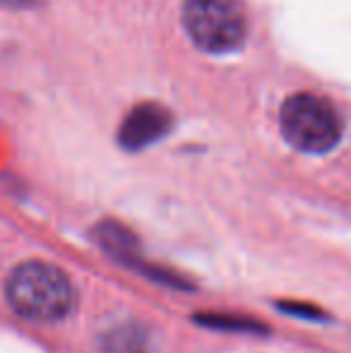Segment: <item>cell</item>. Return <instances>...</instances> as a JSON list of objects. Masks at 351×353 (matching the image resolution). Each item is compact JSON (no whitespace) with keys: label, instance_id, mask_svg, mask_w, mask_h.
I'll return each mask as SVG.
<instances>
[{"label":"cell","instance_id":"1","mask_svg":"<svg viewBox=\"0 0 351 353\" xmlns=\"http://www.w3.org/2000/svg\"><path fill=\"white\" fill-rule=\"evenodd\" d=\"M8 303L19 317L32 322H56L75 307V286L56 265L29 260L14 267L5 283Z\"/></svg>","mask_w":351,"mask_h":353},{"label":"cell","instance_id":"2","mask_svg":"<svg viewBox=\"0 0 351 353\" xmlns=\"http://www.w3.org/2000/svg\"><path fill=\"white\" fill-rule=\"evenodd\" d=\"M284 140L303 154H328L342 140L344 123L328 99L301 92L284 101L279 111Z\"/></svg>","mask_w":351,"mask_h":353},{"label":"cell","instance_id":"3","mask_svg":"<svg viewBox=\"0 0 351 353\" xmlns=\"http://www.w3.org/2000/svg\"><path fill=\"white\" fill-rule=\"evenodd\" d=\"M183 24L190 41L207 53L236 51L248 32L241 0H185Z\"/></svg>","mask_w":351,"mask_h":353},{"label":"cell","instance_id":"4","mask_svg":"<svg viewBox=\"0 0 351 353\" xmlns=\"http://www.w3.org/2000/svg\"><path fill=\"white\" fill-rule=\"evenodd\" d=\"M171 123H174V116L164 106L140 103L126 116L121 130H118V142L130 152H140V149L159 142L171 130Z\"/></svg>","mask_w":351,"mask_h":353},{"label":"cell","instance_id":"5","mask_svg":"<svg viewBox=\"0 0 351 353\" xmlns=\"http://www.w3.org/2000/svg\"><path fill=\"white\" fill-rule=\"evenodd\" d=\"M94 236H97L99 245H101L111 257H116L118 262L130 265V267L132 265L140 267L142 260L137 257L140 245H137V238L132 236L130 228H126L118 221H101L97 226V231H94Z\"/></svg>","mask_w":351,"mask_h":353},{"label":"cell","instance_id":"6","mask_svg":"<svg viewBox=\"0 0 351 353\" xmlns=\"http://www.w3.org/2000/svg\"><path fill=\"white\" fill-rule=\"evenodd\" d=\"M103 353H147V334L137 325H121L101 339Z\"/></svg>","mask_w":351,"mask_h":353},{"label":"cell","instance_id":"7","mask_svg":"<svg viewBox=\"0 0 351 353\" xmlns=\"http://www.w3.org/2000/svg\"><path fill=\"white\" fill-rule=\"evenodd\" d=\"M195 320L200 325L217 327V330H255L265 332L263 325L253 322L250 317H234V315H195Z\"/></svg>","mask_w":351,"mask_h":353},{"label":"cell","instance_id":"8","mask_svg":"<svg viewBox=\"0 0 351 353\" xmlns=\"http://www.w3.org/2000/svg\"><path fill=\"white\" fill-rule=\"evenodd\" d=\"M281 310L284 312H291V315H308V317H323L320 315V310H315V307H305V305H289V303H281Z\"/></svg>","mask_w":351,"mask_h":353},{"label":"cell","instance_id":"9","mask_svg":"<svg viewBox=\"0 0 351 353\" xmlns=\"http://www.w3.org/2000/svg\"><path fill=\"white\" fill-rule=\"evenodd\" d=\"M3 8H12V10H27V8H34L37 0H0Z\"/></svg>","mask_w":351,"mask_h":353}]
</instances>
